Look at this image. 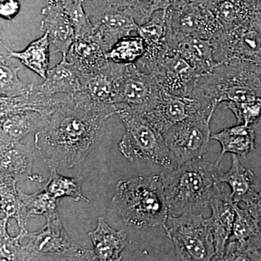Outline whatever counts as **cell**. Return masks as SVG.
<instances>
[{"mask_svg":"<svg viewBox=\"0 0 261 261\" xmlns=\"http://www.w3.org/2000/svg\"><path fill=\"white\" fill-rule=\"evenodd\" d=\"M112 116L73 100L61 103L45 126L36 133L34 145L44 154L49 167H75L98 145L106 132V121Z\"/></svg>","mask_w":261,"mask_h":261,"instance_id":"cell-1","label":"cell"},{"mask_svg":"<svg viewBox=\"0 0 261 261\" xmlns=\"http://www.w3.org/2000/svg\"><path fill=\"white\" fill-rule=\"evenodd\" d=\"M219 161L202 159L190 161L161 173L168 207V214H202L210 208L214 187L222 173Z\"/></svg>","mask_w":261,"mask_h":261,"instance_id":"cell-2","label":"cell"},{"mask_svg":"<svg viewBox=\"0 0 261 261\" xmlns=\"http://www.w3.org/2000/svg\"><path fill=\"white\" fill-rule=\"evenodd\" d=\"M112 202L129 226H163L168 216L161 174L118 181Z\"/></svg>","mask_w":261,"mask_h":261,"instance_id":"cell-3","label":"cell"},{"mask_svg":"<svg viewBox=\"0 0 261 261\" xmlns=\"http://www.w3.org/2000/svg\"><path fill=\"white\" fill-rule=\"evenodd\" d=\"M195 88L214 104L247 102L261 98V66L233 59L201 75Z\"/></svg>","mask_w":261,"mask_h":261,"instance_id":"cell-4","label":"cell"},{"mask_svg":"<svg viewBox=\"0 0 261 261\" xmlns=\"http://www.w3.org/2000/svg\"><path fill=\"white\" fill-rule=\"evenodd\" d=\"M116 114L126 128L119 143L120 152L130 162L145 160L163 166L174 168L164 135L156 129L142 113L125 104H116Z\"/></svg>","mask_w":261,"mask_h":261,"instance_id":"cell-5","label":"cell"},{"mask_svg":"<svg viewBox=\"0 0 261 261\" xmlns=\"http://www.w3.org/2000/svg\"><path fill=\"white\" fill-rule=\"evenodd\" d=\"M163 227L175 245L178 259L187 261L214 260V238L202 214H168Z\"/></svg>","mask_w":261,"mask_h":261,"instance_id":"cell-6","label":"cell"},{"mask_svg":"<svg viewBox=\"0 0 261 261\" xmlns=\"http://www.w3.org/2000/svg\"><path fill=\"white\" fill-rule=\"evenodd\" d=\"M47 224L35 232H27L23 260H97L93 250L82 248L65 232L59 215L46 219Z\"/></svg>","mask_w":261,"mask_h":261,"instance_id":"cell-7","label":"cell"},{"mask_svg":"<svg viewBox=\"0 0 261 261\" xmlns=\"http://www.w3.org/2000/svg\"><path fill=\"white\" fill-rule=\"evenodd\" d=\"M211 42L218 64L238 59L261 66V15L237 28L221 29Z\"/></svg>","mask_w":261,"mask_h":261,"instance_id":"cell-8","label":"cell"},{"mask_svg":"<svg viewBox=\"0 0 261 261\" xmlns=\"http://www.w3.org/2000/svg\"><path fill=\"white\" fill-rule=\"evenodd\" d=\"M213 115L189 118L171 127L164 135L174 168L202 159L211 140Z\"/></svg>","mask_w":261,"mask_h":261,"instance_id":"cell-9","label":"cell"},{"mask_svg":"<svg viewBox=\"0 0 261 261\" xmlns=\"http://www.w3.org/2000/svg\"><path fill=\"white\" fill-rule=\"evenodd\" d=\"M216 108L195 96L173 95L163 89L153 106L142 114L164 135L171 127L189 118L214 115Z\"/></svg>","mask_w":261,"mask_h":261,"instance_id":"cell-10","label":"cell"},{"mask_svg":"<svg viewBox=\"0 0 261 261\" xmlns=\"http://www.w3.org/2000/svg\"><path fill=\"white\" fill-rule=\"evenodd\" d=\"M123 64L108 61L101 69L92 73L80 72L82 89L72 97L75 104L116 114L115 104L117 81Z\"/></svg>","mask_w":261,"mask_h":261,"instance_id":"cell-11","label":"cell"},{"mask_svg":"<svg viewBox=\"0 0 261 261\" xmlns=\"http://www.w3.org/2000/svg\"><path fill=\"white\" fill-rule=\"evenodd\" d=\"M94 28V34L108 51L122 38L137 33L140 25L128 8H115L97 3L94 0L84 2Z\"/></svg>","mask_w":261,"mask_h":261,"instance_id":"cell-12","label":"cell"},{"mask_svg":"<svg viewBox=\"0 0 261 261\" xmlns=\"http://www.w3.org/2000/svg\"><path fill=\"white\" fill-rule=\"evenodd\" d=\"M162 91L153 75L144 73L135 63L123 64L117 81L115 104H125L143 113L153 106Z\"/></svg>","mask_w":261,"mask_h":261,"instance_id":"cell-13","label":"cell"},{"mask_svg":"<svg viewBox=\"0 0 261 261\" xmlns=\"http://www.w3.org/2000/svg\"><path fill=\"white\" fill-rule=\"evenodd\" d=\"M167 13L168 32L176 38L196 37L211 40L221 30L212 11L196 2H190Z\"/></svg>","mask_w":261,"mask_h":261,"instance_id":"cell-14","label":"cell"},{"mask_svg":"<svg viewBox=\"0 0 261 261\" xmlns=\"http://www.w3.org/2000/svg\"><path fill=\"white\" fill-rule=\"evenodd\" d=\"M236 211L232 231L221 260H261V231L247 208L234 202Z\"/></svg>","mask_w":261,"mask_h":261,"instance_id":"cell-15","label":"cell"},{"mask_svg":"<svg viewBox=\"0 0 261 261\" xmlns=\"http://www.w3.org/2000/svg\"><path fill=\"white\" fill-rule=\"evenodd\" d=\"M160 87L168 93L190 96L200 75L176 49H168L152 73Z\"/></svg>","mask_w":261,"mask_h":261,"instance_id":"cell-16","label":"cell"},{"mask_svg":"<svg viewBox=\"0 0 261 261\" xmlns=\"http://www.w3.org/2000/svg\"><path fill=\"white\" fill-rule=\"evenodd\" d=\"M221 183L214 187L211 196V216L206 219L207 226L214 238L216 256L214 260H221L225 247L230 238L234 222L236 211L231 193L224 190Z\"/></svg>","mask_w":261,"mask_h":261,"instance_id":"cell-17","label":"cell"},{"mask_svg":"<svg viewBox=\"0 0 261 261\" xmlns=\"http://www.w3.org/2000/svg\"><path fill=\"white\" fill-rule=\"evenodd\" d=\"M42 15L40 29L49 37L51 55L66 56L75 41V33L64 5L58 0H49Z\"/></svg>","mask_w":261,"mask_h":261,"instance_id":"cell-18","label":"cell"},{"mask_svg":"<svg viewBox=\"0 0 261 261\" xmlns=\"http://www.w3.org/2000/svg\"><path fill=\"white\" fill-rule=\"evenodd\" d=\"M0 113V144L20 141L32 132H39L47 124L49 117L27 106L11 108Z\"/></svg>","mask_w":261,"mask_h":261,"instance_id":"cell-19","label":"cell"},{"mask_svg":"<svg viewBox=\"0 0 261 261\" xmlns=\"http://www.w3.org/2000/svg\"><path fill=\"white\" fill-rule=\"evenodd\" d=\"M62 61L48 70L47 76L40 85L34 87V94L42 97H51L58 94H66L73 97L82 89L80 71L65 56H62Z\"/></svg>","mask_w":261,"mask_h":261,"instance_id":"cell-20","label":"cell"},{"mask_svg":"<svg viewBox=\"0 0 261 261\" xmlns=\"http://www.w3.org/2000/svg\"><path fill=\"white\" fill-rule=\"evenodd\" d=\"M35 145H23L19 141L0 144L1 177L22 181L33 176V152Z\"/></svg>","mask_w":261,"mask_h":261,"instance_id":"cell-21","label":"cell"},{"mask_svg":"<svg viewBox=\"0 0 261 261\" xmlns=\"http://www.w3.org/2000/svg\"><path fill=\"white\" fill-rule=\"evenodd\" d=\"M108 51L94 34L75 38L67 53V61L82 73H92L103 68L108 61Z\"/></svg>","mask_w":261,"mask_h":261,"instance_id":"cell-22","label":"cell"},{"mask_svg":"<svg viewBox=\"0 0 261 261\" xmlns=\"http://www.w3.org/2000/svg\"><path fill=\"white\" fill-rule=\"evenodd\" d=\"M89 238L93 245V250L97 260L118 261L128 243L127 233L123 230L111 228L102 217L98 219L94 231H89Z\"/></svg>","mask_w":261,"mask_h":261,"instance_id":"cell-23","label":"cell"},{"mask_svg":"<svg viewBox=\"0 0 261 261\" xmlns=\"http://www.w3.org/2000/svg\"><path fill=\"white\" fill-rule=\"evenodd\" d=\"M221 28L229 30L251 21L261 15V0H226L214 7Z\"/></svg>","mask_w":261,"mask_h":261,"instance_id":"cell-24","label":"cell"},{"mask_svg":"<svg viewBox=\"0 0 261 261\" xmlns=\"http://www.w3.org/2000/svg\"><path fill=\"white\" fill-rule=\"evenodd\" d=\"M176 49L201 75L211 71L216 65L211 40L196 37H181L176 42Z\"/></svg>","mask_w":261,"mask_h":261,"instance_id":"cell-25","label":"cell"},{"mask_svg":"<svg viewBox=\"0 0 261 261\" xmlns=\"http://www.w3.org/2000/svg\"><path fill=\"white\" fill-rule=\"evenodd\" d=\"M20 220L18 224L20 233L25 234L28 231L25 228V221L34 216H44L46 219L58 216V200L53 198L44 190L36 193H25L18 188Z\"/></svg>","mask_w":261,"mask_h":261,"instance_id":"cell-26","label":"cell"},{"mask_svg":"<svg viewBox=\"0 0 261 261\" xmlns=\"http://www.w3.org/2000/svg\"><path fill=\"white\" fill-rule=\"evenodd\" d=\"M211 140L217 141L221 146L219 161L228 152L246 157L247 154L255 149V130L245 124L228 127L218 133L212 134Z\"/></svg>","mask_w":261,"mask_h":261,"instance_id":"cell-27","label":"cell"},{"mask_svg":"<svg viewBox=\"0 0 261 261\" xmlns=\"http://www.w3.org/2000/svg\"><path fill=\"white\" fill-rule=\"evenodd\" d=\"M8 55L12 58L18 59L41 78L45 79L49 70L50 44L47 34L34 41L23 51H15L6 47Z\"/></svg>","mask_w":261,"mask_h":261,"instance_id":"cell-28","label":"cell"},{"mask_svg":"<svg viewBox=\"0 0 261 261\" xmlns=\"http://www.w3.org/2000/svg\"><path fill=\"white\" fill-rule=\"evenodd\" d=\"M257 180L253 172L240 163L238 155L231 154V167L227 172L221 173L219 181L229 185L233 202L240 203L251 191Z\"/></svg>","mask_w":261,"mask_h":261,"instance_id":"cell-29","label":"cell"},{"mask_svg":"<svg viewBox=\"0 0 261 261\" xmlns=\"http://www.w3.org/2000/svg\"><path fill=\"white\" fill-rule=\"evenodd\" d=\"M11 57L1 51L0 56V94L2 97H15L29 95L35 86L22 82L18 77L20 66H15Z\"/></svg>","mask_w":261,"mask_h":261,"instance_id":"cell-30","label":"cell"},{"mask_svg":"<svg viewBox=\"0 0 261 261\" xmlns=\"http://www.w3.org/2000/svg\"><path fill=\"white\" fill-rule=\"evenodd\" d=\"M49 168L50 175L44 190L51 197L58 200L61 197H70L75 201H83L88 203L90 202V200L82 193L83 176L65 177L58 174L57 166H49Z\"/></svg>","mask_w":261,"mask_h":261,"instance_id":"cell-31","label":"cell"},{"mask_svg":"<svg viewBox=\"0 0 261 261\" xmlns=\"http://www.w3.org/2000/svg\"><path fill=\"white\" fill-rule=\"evenodd\" d=\"M145 43L138 36L122 38L108 51L106 58L109 61L120 64L136 63L145 54Z\"/></svg>","mask_w":261,"mask_h":261,"instance_id":"cell-32","label":"cell"},{"mask_svg":"<svg viewBox=\"0 0 261 261\" xmlns=\"http://www.w3.org/2000/svg\"><path fill=\"white\" fill-rule=\"evenodd\" d=\"M17 181L10 178L1 177V216L8 219L20 220V205Z\"/></svg>","mask_w":261,"mask_h":261,"instance_id":"cell-33","label":"cell"},{"mask_svg":"<svg viewBox=\"0 0 261 261\" xmlns=\"http://www.w3.org/2000/svg\"><path fill=\"white\" fill-rule=\"evenodd\" d=\"M225 107L233 113L238 124L251 126L261 122V98L247 102H226Z\"/></svg>","mask_w":261,"mask_h":261,"instance_id":"cell-34","label":"cell"},{"mask_svg":"<svg viewBox=\"0 0 261 261\" xmlns=\"http://www.w3.org/2000/svg\"><path fill=\"white\" fill-rule=\"evenodd\" d=\"M63 5L75 29V38L87 37L94 34L93 25L84 9V2H73Z\"/></svg>","mask_w":261,"mask_h":261,"instance_id":"cell-35","label":"cell"},{"mask_svg":"<svg viewBox=\"0 0 261 261\" xmlns=\"http://www.w3.org/2000/svg\"><path fill=\"white\" fill-rule=\"evenodd\" d=\"M9 219L1 216V258L8 260H23V247L20 240L24 237L19 233L17 237H11L7 230Z\"/></svg>","mask_w":261,"mask_h":261,"instance_id":"cell-36","label":"cell"},{"mask_svg":"<svg viewBox=\"0 0 261 261\" xmlns=\"http://www.w3.org/2000/svg\"><path fill=\"white\" fill-rule=\"evenodd\" d=\"M100 4L110 5L115 8L125 9L128 8L132 11L136 21L139 25L146 23L151 18L153 0H97Z\"/></svg>","mask_w":261,"mask_h":261,"instance_id":"cell-37","label":"cell"},{"mask_svg":"<svg viewBox=\"0 0 261 261\" xmlns=\"http://www.w3.org/2000/svg\"><path fill=\"white\" fill-rule=\"evenodd\" d=\"M243 202L261 227V181L257 178L251 191L244 199Z\"/></svg>","mask_w":261,"mask_h":261,"instance_id":"cell-38","label":"cell"},{"mask_svg":"<svg viewBox=\"0 0 261 261\" xmlns=\"http://www.w3.org/2000/svg\"><path fill=\"white\" fill-rule=\"evenodd\" d=\"M20 3L18 0H0V15L2 18L12 20L18 14Z\"/></svg>","mask_w":261,"mask_h":261,"instance_id":"cell-39","label":"cell"},{"mask_svg":"<svg viewBox=\"0 0 261 261\" xmlns=\"http://www.w3.org/2000/svg\"><path fill=\"white\" fill-rule=\"evenodd\" d=\"M186 0H153L152 12L157 10H167L169 8H176L186 3Z\"/></svg>","mask_w":261,"mask_h":261,"instance_id":"cell-40","label":"cell"},{"mask_svg":"<svg viewBox=\"0 0 261 261\" xmlns=\"http://www.w3.org/2000/svg\"><path fill=\"white\" fill-rule=\"evenodd\" d=\"M226 1V0H195L194 2L199 3V4L203 5L206 8H208L211 10L214 8L216 5L219 4V3H223V2Z\"/></svg>","mask_w":261,"mask_h":261,"instance_id":"cell-41","label":"cell"},{"mask_svg":"<svg viewBox=\"0 0 261 261\" xmlns=\"http://www.w3.org/2000/svg\"><path fill=\"white\" fill-rule=\"evenodd\" d=\"M58 1L61 2L63 5L68 4V3H73V2L82 1L85 2L87 0H58Z\"/></svg>","mask_w":261,"mask_h":261,"instance_id":"cell-42","label":"cell"},{"mask_svg":"<svg viewBox=\"0 0 261 261\" xmlns=\"http://www.w3.org/2000/svg\"><path fill=\"white\" fill-rule=\"evenodd\" d=\"M195 0H186L187 3H190V2H194Z\"/></svg>","mask_w":261,"mask_h":261,"instance_id":"cell-43","label":"cell"},{"mask_svg":"<svg viewBox=\"0 0 261 261\" xmlns=\"http://www.w3.org/2000/svg\"><path fill=\"white\" fill-rule=\"evenodd\" d=\"M260 231H261V227H260Z\"/></svg>","mask_w":261,"mask_h":261,"instance_id":"cell-44","label":"cell"}]
</instances>
